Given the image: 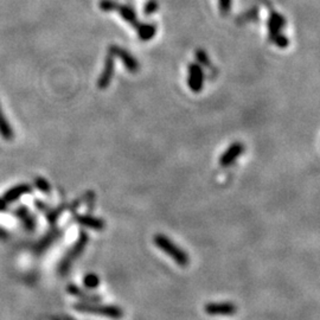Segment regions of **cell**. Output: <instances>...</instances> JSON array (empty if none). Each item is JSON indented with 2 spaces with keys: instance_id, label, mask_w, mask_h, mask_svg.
Here are the masks:
<instances>
[{
  "instance_id": "obj_1",
  "label": "cell",
  "mask_w": 320,
  "mask_h": 320,
  "mask_svg": "<svg viewBox=\"0 0 320 320\" xmlns=\"http://www.w3.org/2000/svg\"><path fill=\"white\" fill-rule=\"evenodd\" d=\"M153 242L160 249L161 251H164L165 254H168L170 257L175 263H178L182 267H185L190 263L189 254L185 250H183L179 246L175 245L174 242H172L171 239L163 234H158L153 237Z\"/></svg>"
},
{
  "instance_id": "obj_2",
  "label": "cell",
  "mask_w": 320,
  "mask_h": 320,
  "mask_svg": "<svg viewBox=\"0 0 320 320\" xmlns=\"http://www.w3.org/2000/svg\"><path fill=\"white\" fill-rule=\"evenodd\" d=\"M74 310L82 313H90L95 316L104 317V318L119 320L123 319V308L115 305H98L96 302H77L74 305Z\"/></svg>"
},
{
  "instance_id": "obj_3",
  "label": "cell",
  "mask_w": 320,
  "mask_h": 320,
  "mask_svg": "<svg viewBox=\"0 0 320 320\" xmlns=\"http://www.w3.org/2000/svg\"><path fill=\"white\" fill-rule=\"evenodd\" d=\"M87 243H88V235L82 231L80 236H78L77 242H76L75 245H74V247L70 249V251L66 255V257H64V260L61 263V266H59V271H61L62 273H67L68 270L70 268V266L73 265L74 261H75V260L80 256L82 251H83Z\"/></svg>"
},
{
  "instance_id": "obj_4",
  "label": "cell",
  "mask_w": 320,
  "mask_h": 320,
  "mask_svg": "<svg viewBox=\"0 0 320 320\" xmlns=\"http://www.w3.org/2000/svg\"><path fill=\"white\" fill-rule=\"evenodd\" d=\"M209 316H233L237 312V306L233 302H209L204 307Z\"/></svg>"
},
{
  "instance_id": "obj_5",
  "label": "cell",
  "mask_w": 320,
  "mask_h": 320,
  "mask_svg": "<svg viewBox=\"0 0 320 320\" xmlns=\"http://www.w3.org/2000/svg\"><path fill=\"white\" fill-rule=\"evenodd\" d=\"M113 75H114V55H113L112 51L108 50L106 61H104L103 72H102L98 81V89H106L112 82Z\"/></svg>"
},
{
  "instance_id": "obj_6",
  "label": "cell",
  "mask_w": 320,
  "mask_h": 320,
  "mask_svg": "<svg viewBox=\"0 0 320 320\" xmlns=\"http://www.w3.org/2000/svg\"><path fill=\"white\" fill-rule=\"evenodd\" d=\"M204 73L198 64H190L188 74V84L194 93H199L203 89Z\"/></svg>"
},
{
  "instance_id": "obj_7",
  "label": "cell",
  "mask_w": 320,
  "mask_h": 320,
  "mask_svg": "<svg viewBox=\"0 0 320 320\" xmlns=\"http://www.w3.org/2000/svg\"><path fill=\"white\" fill-rule=\"evenodd\" d=\"M243 152H245V145H243V144H231V145L225 149V152L221 155L220 165L222 166V168H229L230 165H233L240 155H242Z\"/></svg>"
},
{
  "instance_id": "obj_8",
  "label": "cell",
  "mask_w": 320,
  "mask_h": 320,
  "mask_svg": "<svg viewBox=\"0 0 320 320\" xmlns=\"http://www.w3.org/2000/svg\"><path fill=\"white\" fill-rule=\"evenodd\" d=\"M109 50L112 51L113 55L118 56V57L121 59L123 64L126 67V69L128 70L129 73L134 74L139 72V68H140V66H139V62L133 57L128 51H126L124 49H123V48H119V47H112Z\"/></svg>"
},
{
  "instance_id": "obj_9",
  "label": "cell",
  "mask_w": 320,
  "mask_h": 320,
  "mask_svg": "<svg viewBox=\"0 0 320 320\" xmlns=\"http://www.w3.org/2000/svg\"><path fill=\"white\" fill-rule=\"evenodd\" d=\"M75 221L80 223L81 225L87 226V228H92L96 231H101L104 228V221L101 219H96V217L89 216V215H76Z\"/></svg>"
},
{
  "instance_id": "obj_10",
  "label": "cell",
  "mask_w": 320,
  "mask_h": 320,
  "mask_svg": "<svg viewBox=\"0 0 320 320\" xmlns=\"http://www.w3.org/2000/svg\"><path fill=\"white\" fill-rule=\"evenodd\" d=\"M31 192V186L27 185V184H21V185H17L15 188L10 189L6 194L4 195L2 199L5 200L7 204L15 202V200L19 199L24 195H27Z\"/></svg>"
},
{
  "instance_id": "obj_11",
  "label": "cell",
  "mask_w": 320,
  "mask_h": 320,
  "mask_svg": "<svg viewBox=\"0 0 320 320\" xmlns=\"http://www.w3.org/2000/svg\"><path fill=\"white\" fill-rule=\"evenodd\" d=\"M15 215L22 221L23 225H24L27 230L29 231L35 230L36 219L30 214L29 209H27L26 206H19V208L15 211Z\"/></svg>"
},
{
  "instance_id": "obj_12",
  "label": "cell",
  "mask_w": 320,
  "mask_h": 320,
  "mask_svg": "<svg viewBox=\"0 0 320 320\" xmlns=\"http://www.w3.org/2000/svg\"><path fill=\"white\" fill-rule=\"evenodd\" d=\"M285 26V19L284 17L277 15V13L273 12L271 15L270 23H268V27H270V36L273 41L275 37L280 35V31H281L282 27Z\"/></svg>"
},
{
  "instance_id": "obj_13",
  "label": "cell",
  "mask_w": 320,
  "mask_h": 320,
  "mask_svg": "<svg viewBox=\"0 0 320 320\" xmlns=\"http://www.w3.org/2000/svg\"><path fill=\"white\" fill-rule=\"evenodd\" d=\"M68 292L73 295L77 296L83 300V302H98L101 300L100 295H96V294H89L86 293L84 291H82L80 287H77L76 285H69L68 286Z\"/></svg>"
},
{
  "instance_id": "obj_14",
  "label": "cell",
  "mask_w": 320,
  "mask_h": 320,
  "mask_svg": "<svg viewBox=\"0 0 320 320\" xmlns=\"http://www.w3.org/2000/svg\"><path fill=\"white\" fill-rule=\"evenodd\" d=\"M0 135L4 140H12L13 139V131L10 123L7 121L6 117L4 115L0 106Z\"/></svg>"
},
{
  "instance_id": "obj_15",
  "label": "cell",
  "mask_w": 320,
  "mask_h": 320,
  "mask_svg": "<svg viewBox=\"0 0 320 320\" xmlns=\"http://www.w3.org/2000/svg\"><path fill=\"white\" fill-rule=\"evenodd\" d=\"M138 33L143 41H149L153 36L155 35V26L151 24H143L139 25Z\"/></svg>"
},
{
  "instance_id": "obj_16",
  "label": "cell",
  "mask_w": 320,
  "mask_h": 320,
  "mask_svg": "<svg viewBox=\"0 0 320 320\" xmlns=\"http://www.w3.org/2000/svg\"><path fill=\"white\" fill-rule=\"evenodd\" d=\"M119 11H120L121 16H123L127 22L131 23L133 26L137 27V29H138V27H139V23L137 21V17H135L134 12H133L132 8H129V7H121L120 6V7H119Z\"/></svg>"
},
{
  "instance_id": "obj_17",
  "label": "cell",
  "mask_w": 320,
  "mask_h": 320,
  "mask_svg": "<svg viewBox=\"0 0 320 320\" xmlns=\"http://www.w3.org/2000/svg\"><path fill=\"white\" fill-rule=\"evenodd\" d=\"M100 282H101L100 277H98L94 273L87 274L83 279V284L88 288V290H94V288H96L98 285H100Z\"/></svg>"
},
{
  "instance_id": "obj_18",
  "label": "cell",
  "mask_w": 320,
  "mask_h": 320,
  "mask_svg": "<svg viewBox=\"0 0 320 320\" xmlns=\"http://www.w3.org/2000/svg\"><path fill=\"white\" fill-rule=\"evenodd\" d=\"M196 57L198 59V62H199L200 64H203L204 67H210V61H209L208 55H206V52L204 50H200V49L197 50Z\"/></svg>"
},
{
  "instance_id": "obj_19",
  "label": "cell",
  "mask_w": 320,
  "mask_h": 320,
  "mask_svg": "<svg viewBox=\"0 0 320 320\" xmlns=\"http://www.w3.org/2000/svg\"><path fill=\"white\" fill-rule=\"evenodd\" d=\"M36 186L44 194H49L50 192V184L44 179V178H36Z\"/></svg>"
},
{
  "instance_id": "obj_20",
  "label": "cell",
  "mask_w": 320,
  "mask_h": 320,
  "mask_svg": "<svg viewBox=\"0 0 320 320\" xmlns=\"http://www.w3.org/2000/svg\"><path fill=\"white\" fill-rule=\"evenodd\" d=\"M219 7L221 11V15L226 16L230 11L231 7V0H219Z\"/></svg>"
},
{
  "instance_id": "obj_21",
  "label": "cell",
  "mask_w": 320,
  "mask_h": 320,
  "mask_svg": "<svg viewBox=\"0 0 320 320\" xmlns=\"http://www.w3.org/2000/svg\"><path fill=\"white\" fill-rule=\"evenodd\" d=\"M7 210V203L4 199H0V212H5Z\"/></svg>"
}]
</instances>
